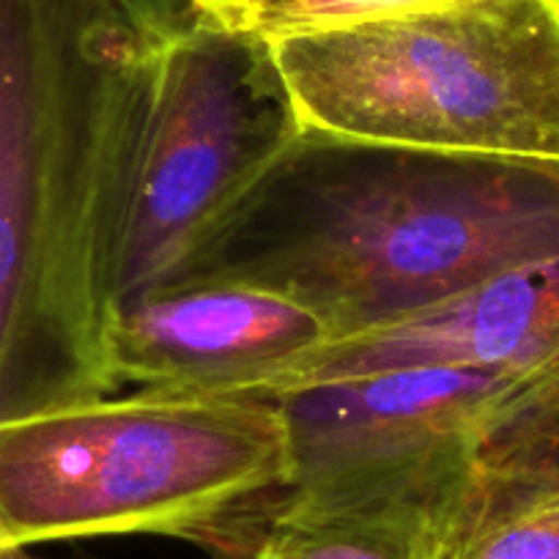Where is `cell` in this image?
Masks as SVG:
<instances>
[{
	"label": "cell",
	"instance_id": "1",
	"mask_svg": "<svg viewBox=\"0 0 559 559\" xmlns=\"http://www.w3.org/2000/svg\"><path fill=\"white\" fill-rule=\"evenodd\" d=\"M170 14L0 0V428L116 390L107 337Z\"/></svg>",
	"mask_w": 559,
	"mask_h": 559
},
{
	"label": "cell",
	"instance_id": "2",
	"mask_svg": "<svg viewBox=\"0 0 559 559\" xmlns=\"http://www.w3.org/2000/svg\"><path fill=\"white\" fill-rule=\"evenodd\" d=\"M557 255L559 159L428 152L305 127L165 286L269 288L313 310L335 341Z\"/></svg>",
	"mask_w": 559,
	"mask_h": 559
},
{
	"label": "cell",
	"instance_id": "3",
	"mask_svg": "<svg viewBox=\"0 0 559 559\" xmlns=\"http://www.w3.org/2000/svg\"><path fill=\"white\" fill-rule=\"evenodd\" d=\"M288 475L272 397H96L0 428V551L138 532L203 546Z\"/></svg>",
	"mask_w": 559,
	"mask_h": 559
},
{
	"label": "cell",
	"instance_id": "4",
	"mask_svg": "<svg viewBox=\"0 0 559 559\" xmlns=\"http://www.w3.org/2000/svg\"><path fill=\"white\" fill-rule=\"evenodd\" d=\"M305 127L559 159L557 0H450L272 41Z\"/></svg>",
	"mask_w": 559,
	"mask_h": 559
},
{
	"label": "cell",
	"instance_id": "5",
	"mask_svg": "<svg viewBox=\"0 0 559 559\" xmlns=\"http://www.w3.org/2000/svg\"><path fill=\"white\" fill-rule=\"evenodd\" d=\"M305 129L269 39L187 7L154 58L116 274V310L165 286Z\"/></svg>",
	"mask_w": 559,
	"mask_h": 559
},
{
	"label": "cell",
	"instance_id": "6",
	"mask_svg": "<svg viewBox=\"0 0 559 559\" xmlns=\"http://www.w3.org/2000/svg\"><path fill=\"white\" fill-rule=\"evenodd\" d=\"M557 373L513 381L459 368H392L263 395L288 428L292 475L280 491L448 497L493 428L546 395Z\"/></svg>",
	"mask_w": 559,
	"mask_h": 559
},
{
	"label": "cell",
	"instance_id": "7",
	"mask_svg": "<svg viewBox=\"0 0 559 559\" xmlns=\"http://www.w3.org/2000/svg\"><path fill=\"white\" fill-rule=\"evenodd\" d=\"M332 341L319 316L269 288L195 280L116 310L107 365L116 390L157 395H274Z\"/></svg>",
	"mask_w": 559,
	"mask_h": 559
},
{
	"label": "cell",
	"instance_id": "8",
	"mask_svg": "<svg viewBox=\"0 0 559 559\" xmlns=\"http://www.w3.org/2000/svg\"><path fill=\"white\" fill-rule=\"evenodd\" d=\"M392 368H459L513 381L557 373L559 255L493 274L379 330L335 337L280 392Z\"/></svg>",
	"mask_w": 559,
	"mask_h": 559
},
{
	"label": "cell",
	"instance_id": "9",
	"mask_svg": "<svg viewBox=\"0 0 559 559\" xmlns=\"http://www.w3.org/2000/svg\"><path fill=\"white\" fill-rule=\"evenodd\" d=\"M450 493L308 499L274 491L203 548L217 559H439Z\"/></svg>",
	"mask_w": 559,
	"mask_h": 559
},
{
	"label": "cell",
	"instance_id": "10",
	"mask_svg": "<svg viewBox=\"0 0 559 559\" xmlns=\"http://www.w3.org/2000/svg\"><path fill=\"white\" fill-rule=\"evenodd\" d=\"M439 3L450 0H195L190 9L225 28L277 41Z\"/></svg>",
	"mask_w": 559,
	"mask_h": 559
},
{
	"label": "cell",
	"instance_id": "11",
	"mask_svg": "<svg viewBox=\"0 0 559 559\" xmlns=\"http://www.w3.org/2000/svg\"><path fill=\"white\" fill-rule=\"evenodd\" d=\"M0 559H41V557L31 554L28 548H7V551H0Z\"/></svg>",
	"mask_w": 559,
	"mask_h": 559
},
{
	"label": "cell",
	"instance_id": "12",
	"mask_svg": "<svg viewBox=\"0 0 559 559\" xmlns=\"http://www.w3.org/2000/svg\"><path fill=\"white\" fill-rule=\"evenodd\" d=\"M181 3H187V7H192V3H195V0H181Z\"/></svg>",
	"mask_w": 559,
	"mask_h": 559
},
{
	"label": "cell",
	"instance_id": "13",
	"mask_svg": "<svg viewBox=\"0 0 559 559\" xmlns=\"http://www.w3.org/2000/svg\"><path fill=\"white\" fill-rule=\"evenodd\" d=\"M557 3H559V0H557Z\"/></svg>",
	"mask_w": 559,
	"mask_h": 559
}]
</instances>
